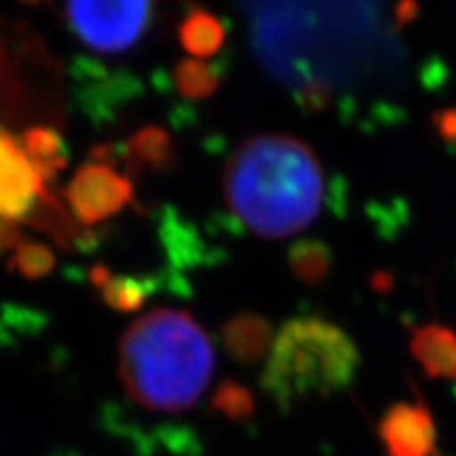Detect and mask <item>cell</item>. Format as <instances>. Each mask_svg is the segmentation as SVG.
I'll list each match as a JSON object with an SVG mask.
<instances>
[{"label":"cell","mask_w":456,"mask_h":456,"mask_svg":"<svg viewBox=\"0 0 456 456\" xmlns=\"http://www.w3.org/2000/svg\"><path fill=\"white\" fill-rule=\"evenodd\" d=\"M228 209L254 235L283 239L322 212L323 169L315 151L292 135H258L239 146L224 171Z\"/></svg>","instance_id":"6da1fadb"},{"label":"cell","mask_w":456,"mask_h":456,"mask_svg":"<svg viewBox=\"0 0 456 456\" xmlns=\"http://www.w3.org/2000/svg\"><path fill=\"white\" fill-rule=\"evenodd\" d=\"M118 374L138 406L184 412L201 399L212 380V340L188 313L155 309L123 334Z\"/></svg>","instance_id":"7a4b0ae2"},{"label":"cell","mask_w":456,"mask_h":456,"mask_svg":"<svg viewBox=\"0 0 456 456\" xmlns=\"http://www.w3.org/2000/svg\"><path fill=\"white\" fill-rule=\"evenodd\" d=\"M357 368L359 351L345 330L322 317H298L273 338L262 385L288 408L345 389Z\"/></svg>","instance_id":"3957f363"},{"label":"cell","mask_w":456,"mask_h":456,"mask_svg":"<svg viewBox=\"0 0 456 456\" xmlns=\"http://www.w3.org/2000/svg\"><path fill=\"white\" fill-rule=\"evenodd\" d=\"M155 0H68V24L85 47L123 53L135 47L152 21Z\"/></svg>","instance_id":"277c9868"},{"label":"cell","mask_w":456,"mask_h":456,"mask_svg":"<svg viewBox=\"0 0 456 456\" xmlns=\"http://www.w3.org/2000/svg\"><path fill=\"white\" fill-rule=\"evenodd\" d=\"M53 169L34 155L24 135L0 125V224L30 218L45 197V182Z\"/></svg>","instance_id":"5b68a950"},{"label":"cell","mask_w":456,"mask_h":456,"mask_svg":"<svg viewBox=\"0 0 456 456\" xmlns=\"http://www.w3.org/2000/svg\"><path fill=\"white\" fill-rule=\"evenodd\" d=\"M131 199V184L117 169L87 165L74 175L68 188V203L83 222L106 220Z\"/></svg>","instance_id":"8992f818"},{"label":"cell","mask_w":456,"mask_h":456,"mask_svg":"<svg viewBox=\"0 0 456 456\" xmlns=\"http://www.w3.org/2000/svg\"><path fill=\"white\" fill-rule=\"evenodd\" d=\"M389 456H433L436 423L423 402H399L387 410L379 425Z\"/></svg>","instance_id":"52a82bcc"},{"label":"cell","mask_w":456,"mask_h":456,"mask_svg":"<svg viewBox=\"0 0 456 456\" xmlns=\"http://www.w3.org/2000/svg\"><path fill=\"white\" fill-rule=\"evenodd\" d=\"M410 353L429 379H456V332L440 323L414 330Z\"/></svg>","instance_id":"ba28073f"},{"label":"cell","mask_w":456,"mask_h":456,"mask_svg":"<svg viewBox=\"0 0 456 456\" xmlns=\"http://www.w3.org/2000/svg\"><path fill=\"white\" fill-rule=\"evenodd\" d=\"M224 345L239 362H258L271 351L273 330L262 317L241 315L224 328Z\"/></svg>","instance_id":"9c48e42d"},{"label":"cell","mask_w":456,"mask_h":456,"mask_svg":"<svg viewBox=\"0 0 456 456\" xmlns=\"http://www.w3.org/2000/svg\"><path fill=\"white\" fill-rule=\"evenodd\" d=\"M289 269L302 283H319L332 269V252L315 239L298 241L289 249Z\"/></svg>","instance_id":"30bf717a"},{"label":"cell","mask_w":456,"mask_h":456,"mask_svg":"<svg viewBox=\"0 0 456 456\" xmlns=\"http://www.w3.org/2000/svg\"><path fill=\"white\" fill-rule=\"evenodd\" d=\"M222 38H224V32H222L220 21L205 13L192 15L182 30V41L195 55H212L214 51H218Z\"/></svg>","instance_id":"8fae6325"},{"label":"cell","mask_w":456,"mask_h":456,"mask_svg":"<svg viewBox=\"0 0 456 456\" xmlns=\"http://www.w3.org/2000/svg\"><path fill=\"white\" fill-rule=\"evenodd\" d=\"M180 85L188 95H208L218 85V77L201 64H188L186 70L180 72Z\"/></svg>","instance_id":"7c38bea8"},{"label":"cell","mask_w":456,"mask_h":456,"mask_svg":"<svg viewBox=\"0 0 456 456\" xmlns=\"http://www.w3.org/2000/svg\"><path fill=\"white\" fill-rule=\"evenodd\" d=\"M218 399H220L222 410H226V412L232 416L248 414L249 410H252V397H249V393L241 389V387H235V385L224 387L222 397Z\"/></svg>","instance_id":"4fadbf2b"},{"label":"cell","mask_w":456,"mask_h":456,"mask_svg":"<svg viewBox=\"0 0 456 456\" xmlns=\"http://www.w3.org/2000/svg\"><path fill=\"white\" fill-rule=\"evenodd\" d=\"M437 131L444 140L456 144V110H444L437 117Z\"/></svg>","instance_id":"5bb4252c"}]
</instances>
